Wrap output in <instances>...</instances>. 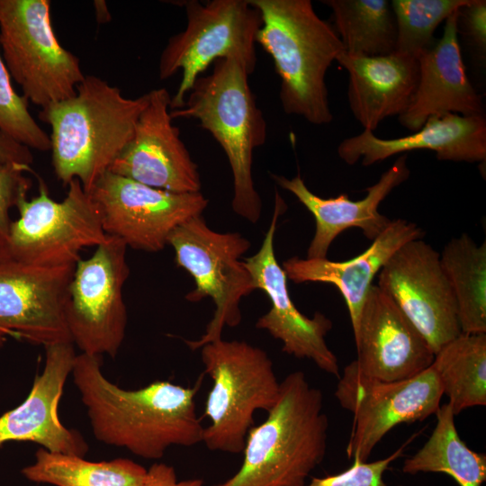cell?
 <instances>
[{
  "mask_svg": "<svg viewBox=\"0 0 486 486\" xmlns=\"http://www.w3.org/2000/svg\"><path fill=\"white\" fill-rule=\"evenodd\" d=\"M202 479H190L177 481L176 471L173 466L163 463L152 464L147 472V478L143 486H202Z\"/></svg>",
  "mask_w": 486,
  "mask_h": 486,
  "instance_id": "cell-36",
  "label": "cell"
},
{
  "mask_svg": "<svg viewBox=\"0 0 486 486\" xmlns=\"http://www.w3.org/2000/svg\"><path fill=\"white\" fill-rule=\"evenodd\" d=\"M249 76L238 60L219 59L209 75L197 78L184 106L171 110L170 115L173 120H197L220 144L233 176L232 210L256 223L262 201L253 180V153L266 140V122L249 86Z\"/></svg>",
  "mask_w": 486,
  "mask_h": 486,
  "instance_id": "cell-5",
  "label": "cell"
},
{
  "mask_svg": "<svg viewBox=\"0 0 486 486\" xmlns=\"http://www.w3.org/2000/svg\"><path fill=\"white\" fill-rule=\"evenodd\" d=\"M377 286L391 297L434 354L462 333L440 255L421 238L397 249L379 272Z\"/></svg>",
  "mask_w": 486,
  "mask_h": 486,
  "instance_id": "cell-14",
  "label": "cell"
},
{
  "mask_svg": "<svg viewBox=\"0 0 486 486\" xmlns=\"http://www.w3.org/2000/svg\"><path fill=\"white\" fill-rule=\"evenodd\" d=\"M101 357L76 355L71 372L97 440L146 459H159L173 446L202 442L204 427L194 400L199 384L155 381L124 390L103 374Z\"/></svg>",
  "mask_w": 486,
  "mask_h": 486,
  "instance_id": "cell-1",
  "label": "cell"
},
{
  "mask_svg": "<svg viewBox=\"0 0 486 486\" xmlns=\"http://www.w3.org/2000/svg\"><path fill=\"white\" fill-rule=\"evenodd\" d=\"M328 428L321 391L303 372L290 373L266 420L249 430L238 471L213 486H305L325 457Z\"/></svg>",
  "mask_w": 486,
  "mask_h": 486,
  "instance_id": "cell-3",
  "label": "cell"
},
{
  "mask_svg": "<svg viewBox=\"0 0 486 486\" xmlns=\"http://www.w3.org/2000/svg\"><path fill=\"white\" fill-rule=\"evenodd\" d=\"M187 23L173 35L161 52L158 72L167 79L179 70L182 77L171 97L170 110L184 106L194 82L215 61L238 60L248 74L256 66V35L262 24L259 11L248 0L185 1Z\"/></svg>",
  "mask_w": 486,
  "mask_h": 486,
  "instance_id": "cell-7",
  "label": "cell"
},
{
  "mask_svg": "<svg viewBox=\"0 0 486 486\" xmlns=\"http://www.w3.org/2000/svg\"><path fill=\"white\" fill-rule=\"evenodd\" d=\"M410 440L383 459L370 463L353 461L352 465L344 472L322 478L312 477L305 486H389L382 479L383 473L393 461L401 456Z\"/></svg>",
  "mask_w": 486,
  "mask_h": 486,
  "instance_id": "cell-32",
  "label": "cell"
},
{
  "mask_svg": "<svg viewBox=\"0 0 486 486\" xmlns=\"http://www.w3.org/2000/svg\"><path fill=\"white\" fill-rule=\"evenodd\" d=\"M0 51L22 95L40 109L73 96L86 76L58 40L49 0H0Z\"/></svg>",
  "mask_w": 486,
  "mask_h": 486,
  "instance_id": "cell-9",
  "label": "cell"
},
{
  "mask_svg": "<svg viewBox=\"0 0 486 486\" xmlns=\"http://www.w3.org/2000/svg\"><path fill=\"white\" fill-rule=\"evenodd\" d=\"M148 93L126 97L121 89L86 76L75 94L40 109L50 127L51 162L64 185L78 179L89 193L132 137Z\"/></svg>",
  "mask_w": 486,
  "mask_h": 486,
  "instance_id": "cell-2",
  "label": "cell"
},
{
  "mask_svg": "<svg viewBox=\"0 0 486 486\" xmlns=\"http://www.w3.org/2000/svg\"><path fill=\"white\" fill-rule=\"evenodd\" d=\"M28 172L15 165L0 166V247L5 245L10 225L9 212L27 197L31 181L24 176Z\"/></svg>",
  "mask_w": 486,
  "mask_h": 486,
  "instance_id": "cell-33",
  "label": "cell"
},
{
  "mask_svg": "<svg viewBox=\"0 0 486 486\" xmlns=\"http://www.w3.org/2000/svg\"><path fill=\"white\" fill-rule=\"evenodd\" d=\"M336 61L348 73L349 107L364 130L374 131L385 118L406 111L418 81L417 58L396 51L376 57L343 51Z\"/></svg>",
  "mask_w": 486,
  "mask_h": 486,
  "instance_id": "cell-24",
  "label": "cell"
},
{
  "mask_svg": "<svg viewBox=\"0 0 486 486\" xmlns=\"http://www.w3.org/2000/svg\"><path fill=\"white\" fill-rule=\"evenodd\" d=\"M471 0H393L397 27L395 51L418 57L434 43L436 27Z\"/></svg>",
  "mask_w": 486,
  "mask_h": 486,
  "instance_id": "cell-30",
  "label": "cell"
},
{
  "mask_svg": "<svg viewBox=\"0 0 486 486\" xmlns=\"http://www.w3.org/2000/svg\"><path fill=\"white\" fill-rule=\"evenodd\" d=\"M345 53L376 57L395 51L397 27L387 0H325Z\"/></svg>",
  "mask_w": 486,
  "mask_h": 486,
  "instance_id": "cell-29",
  "label": "cell"
},
{
  "mask_svg": "<svg viewBox=\"0 0 486 486\" xmlns=\"http://www.w3.org/2000/svg\"><path fill=\"white\" fill-rule=\"evenodd\" d=\"M285 209V202L276 192L273 217L262 245L256 254L243 260L256 288L264 291L271 302L270 310L256 320V328L280 340L283 352L311 360L322 371L339 378L338 357L326 342L332 321L319 311L309 318L296 308L290 297L286 274L275 257L274 234Z\"/></svg>",
  "mask_w": 486,
  "mask_h": 486,
  "instance_id": "cell-16",
  "label": "cell"
},
{
  "mask_svg": "<svg viewBox=\"0 0 486 486\" xmlns=\"http://www.w3.org/2000/svg\"><path fill=\"white\" fill-rule=\"evenodd\" d=\"M353 334L357 357L350 364L365 377L402 381L433 363L428 343L377 285L369 289Z\"/></svg>",
  "mask_w": 486,
  "mask_h": 486,
  "instance_id": "cell-18",
  "label": "cell"
},
{
  "mask_svg": "<svg viewBox=\"0 0 486 486\" xmlns=\"http://www.w3.org/2000/svg\"><path fill=\"white\" fill-rule=\"evenodd\" d=\"M460 9L446 20L442 37L418 57V81L406 111L398 117L411 131L433 115L483 114L482 97L465 72L458 40Z\"/></svg>",
  "mask_w": 486,
  "mask_h": 486,
  "instance_id": "cell-20",
  "label": "cell"
},
{
  "mask_svg": "<svg viewBox=\"0 0 486 486\" xmlns=\"http://www.w3.org/2000/svg\"><path fill=\"white\" fill-rule=\"evenodd\" d=\"M262 19L256 44L272 58L280 77L285 113L315 125L333 120L326 74L344 51L336 31L314 11L310 0H248Z\"/></svg>",
  "mask_w": 486,
  "mask_h": 486,
  "instance_id": "cell-4",
  "label": "cell"
},
{
  "mask_svg": "<svg viewBox=\"0 0 486 486\" xmlns=\"http://www.w3.org/2000/svg\"><path fill=\"white\" fill-rule=\"evenodd\" d=\"M458 21L462 22L464 32L473 46L485 55L486 50V1L471 0L460 9Z\"/></svg>",
  "mask_w": 486,
  "mask_h": 486,
  "instance_id": "cell-34",
  "label": "cell"
},
{
  "mask_svg": "<svg viewBox=\"0 0 486 486\" xmlns=\"http://www.w3.org/2000/svg\"><path fill=\"white\" fill-rule=\"evenodd\" d=\"M204 372L212 381L204 416L202 443L212 451L242 453L256 410L276 403L280 382L267 353L246 341L222 338L201 348Z\"/></svg>",
  "mask_w": 486,
  "mask_h": 486,
  "instance_id": "cell-6",
  "label": "cell"
},
{
  "mask_svg": "<svg viewBox=\"0 0 486 486\" xmlns=\"http://www.w3.org/2000/svg\"><path fill=\"white\" fill-rule=\"evenodd\" d=\"M167 245L174 248L176 265L194 280L195 287L185 299L197 302L209 297L215 304L212 319L202 337L184 340L194 351L222 338L226 326L234 328L241 322L240 301L256 290L241 260L251 243L238 232L212 230L199 215L176 227L169 235Z\"/></svg>",
  "mask_w": 486,
  "mask_h": 486,
  "instance_id": "cell-8",
  "label": "cell"
},
{
  "mask_svg": "<svg viewBox=\"0 0 486 486\" xmlns=\"http://www.w3.org/2000/svg\"><path fill=\"white\" fill-rule=\"evenodd\" d=\"M436 423L423 446L406 459L402 472H444L459 486H482L486 481V454L470 449L458 435L448 403L436 412Z\"/></svg>",
  "mask_w": 486,
  "mask_h": 486,
  "instance_id": "cell-27",
  "label": "cell"
},
{
  "mask_svg": "<svg viewBox=\"0 0 486 486\" xmlns=\"http://www.w3.org/2000/svg\"><path fill=\"white\" fill-rule=\"evenodd\" d=\"M106 235L127 247L158 252L171 232L187 220L202 215L208 199L201 193H172L106 171L89 192Z\"/></svg>",
  "mask_w": 486,
  "mask_h": 486,
  "instance_id": "cell-13",
  "label": "cell"
},
{
  "mask_svg": "<svg viewBox=\"0 0 486 486\" xmlns=\"http://www.w3.org/2000/svg\"><path fill=\"white\" fill-rule=\"evenodd\" d=\"M148 95L132 137L108 171L172 193L201 192L198 166L173 124L171 96L164 87L153 89Z\"/></svg>",
  "mask_w": 486,
  "mask_h": 486,
  "instance_id": "cell-17",
  "label": "cell"
},
{
  "mask_svg": "<svg viewBox=\"0 0 486 486\" xmlns=\"http://www.w3.org/2000/svg\"><path fill=\"white\" fill-rule=\"evenodd\" d=\"M417 149L433 150L438 160L484 162L485 117L455 113L433 115L414 133L389 140L380 139L374 131L364 130L343 140L338 147V154L347 165H355L362 158V165L371 166L393 155Z\"/></svg>",
  "mask_w": 486,
  "mask_h": 486,
  "instance_id": "cell-21",
  "label": "cell"
},
{
  "mask_svg": "<svg viewBox=\"0 0 486 486\" xmlns=\"http://www.w3.org/2000/svg\"><path fill=\"white\" fill-rule=\"evenodd\" d=\"M32 163L31 149L0 129V166L15 165L32 172Z\"/></svg>",
  "mask_w": 486,
  "mask_h": 486,
  "instance_id": "cell-35",
  "label": "cell"
},
{
  "mask_svg": "<svg viewBox=\"0 0 486 486\" xmlns=\"http://www.w3.org/2000/svg\"><path fill=\"white\" fill-rule=\"evenodd\" d=\"M75 266H33L0 249V329L44 346L73 343L66 304Z\"/></svg>",
  "mask_w": 486,
  "mask_h": 486,
  "instance_id": "cell-15",
  "label": "cell"
},
{
  "mask_svg": "<svg viewBox=\"0 0 486 486\" xmlns=\"http://www.w3.org/2000/svg\"><path fill=\"white\" fill-rule=\"evenodd\" d=\"M431 367L454 416L486 405V334H459L435 354Z\"/></svg>",
  "mask_w": 486,
  "mask_h": 486,
  "instance_id": "cell-26",
  "label": "cell"
},
{
  "mask_svg": "<svg viewBox=\"0 0 486 486\" xmlns=\"http://www.w3.org/2000/svg\"><path fill=\"white\" fill-rule=\"evenodd\" d=\"M422 236L423 231L416 223L392 220L369 248L349 260L292 256L284 261L282 267L287 279L295 284L317 282L335 285L346 302L354 329L374 276L398 248Z\"/></svg>",
  "mask_w": 486,
  "mask_h": 486,
  "instance_id": "cell-23",
  "label": "cell"
},
{
  "mask_svg": "<svg viewBox=\"0 0 486 486\" xmlns=\"http://www.w3.org/2000/svg\"><path fill=\"white\" fill-rule=\"evenodd\" d=\"M127 246L107 235L87 259L75 266L66 320L73 344L90 356L114 357L125 338L127 309L122 289L130 274Z\"/></svg>",
  "mask_w": 486,
  "mask_h": 486,
  "instance_id": "cell-11",
  "label": "cell"
},
{
  "mask_svg": "<svg viewBox=\"0 0 486 486\" xmlns=\"http://www.w3.org/2000/svg\"><path fill=\"white\" fill-rule=\"evenodd\" d=\"M440 263L453 292L462 333L486 334V243L467 234L450 239Z\"/></svg>",
  "mask_w": 486,
  "mask_h": 486,
  "instance_id": "cell-25",
  "label": "cell"
},
{
  "mask_svg": "<svg viewBox=\"0 0 486 486\" xmlns=\"http://www.w3.org/2000/svg\"><path fill=\"white\" fill-rule=\"evenodd\" d=\"M0 51V129L30 149L50 150V140L29 111V102L13 86Z\"/></svg>",
  "mask_w": 486,
  "mask_h": 486,
  "instance_id": "cell-31",
  "label": "cell"
},
{
  "mask_svg": "<svg viewBox=\"0 0 486 486\" xmlns=\"http://www.w3.org/2000/svg\"><path fill=\"white\" fill-rule=\"evenodd\" d=\"M38 179L39 195L19 202V218L11 222L7 241L0 249L33 266H75L83 248L97 247L107 238L99 210L78 179L67 185L61 202L54 201Z\"/></svg>",
  "mask_w": 486,
  "mask_h": 486,
  "instance_id": "cell-10",
  "label": "cell"
},
{
  "mask_svg": "<svg viewBox=\"0 0 486 486\" xmlns=\"http://www.w3.org/2000/svg\"><path fill=\"white\" fill-rule=\"evenodd\" d=\"M5 335L6 334L3 330L0 329V339H2L3 337L5 336Z\"/></svg>",
  "mask_w": 486,
  "mask_h": 486,
  "instance_id": "cell-38",
  "label": "cell"
},
{
  "mask_svg": "<svg viewBox=\"0 0 486 486\" xmlns=\"http://www.w3.org/2000/svg\"><path fill=\"white\" fill-rule=\"evenodd\" d=\"M94 7L96 11V18L100 22H106L109 20V13L106 8L105 2L104 1H95Z\"/></svg>",
  "mask_w": 486,
  "mask_h": 486,
  "instance_id": "cell-37",
  "label": "cell"
},
{
  "mask_svg": "<svg viewBox=\"0 0 486 486\" xmlns=\"http://www.w3.org/2000/svg\"><path fill=\"white\" fill-rule=\"evenodd\" d=\"M35 463L22 472L34 482L56 486H143L148 470L126 458L89 462L83 457L40 448Z\"/></svg>",
  "mask_w": 486,
  "mask_h": 486,
  "instance_id": "cell-28",
  "label": "cell"
},
{
  "mask_svg": "<svg viewBox=\"0 0 486 486\" xmlns=\"http://www.w3.org/2000/svg\"><path fill=\"white\" fill-rule=\"evenodd\" d=\"M410 175L407 155H400L358 201L350 200L346 194L335 198L320 197L307 187L300 175L290 179L274 174L271 176L279 186L292 194L315 219V232L307 257L325 258L334 239L346 230L360 229L371 240L379 236L391 220L381 214L378 207Z\"/></svg>",
  "mask_w": 486,
  "mask_h": 486,
  "instance_id": "cell-22",
  "label": "cell"
},
{
  "mask_svg": "<svg viewBox=\"0 0 486 486\" xmlns=\"http://www.w3.org/2000/svg\"><path fill=\"white\" fill-rule=\"evenodd\" d=\"M334 394L340 406L353 415L347 457L365 462L394 427L436 414L443 392L431 365L411 378L382 382L360 374L349 364L344 367Z\"/></svg>",
  "mask_w": 486,
  "mask_h": 486,
  "instance_id": "cell-12",
  "label": "cell"
},
{
  "mask_svg": "<svg viewBox=\"0 0 486 486\" xmlns=\"http://www.w3.org/2000/svg\"><path fill=\"white\" fill-rule=\"evenodd\" d=\"M45 364L36 375L27 398L0 416V446L10 441H29L52 452L84 457L88 446L74 429L59 420L58 407L76 356L73 343L44 346Z\"/></svg>",
  "mask_w": 486,
  "mask_h": 486,
  "instance_id": "cell-19",
  "label": "cell"
}]
</instances>
